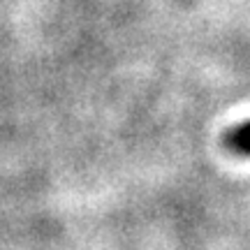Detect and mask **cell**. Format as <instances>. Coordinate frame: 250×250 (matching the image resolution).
Returning a JSON list of instances; mask_svg holds the SVG:
<instances>
[{"label": "cell", "instance_id": "1", "mask_svg": "<svg viewBox=\"0 0 250 250\" xmlns=\"http://www.w3.org/2000/svg\"><path fill=\"white\" fill-rule=\"evenodd\" d=\"M225 144H227V148L232 153L250 158V121L236 125L234 130H229L225 134Z\"/></svg>", "mask_w": 250, "mask_h": 250}]
</instances>
